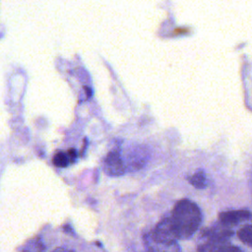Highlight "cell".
I'll return each mask as SVG.
<instances>
[{
  "label": "cell",
  "instance_id": "6da1fadb",
  "mask_svg": "<svg viewBox=\"0 0 252 252\" xmlns=\"http://www.w3.org/2000/svg\"><path fill=\"white\" fill-rule=\"evenodd\" d=\"M170 219L178 239H186L191 237L199 228L202 221V214L194 202L182 199L174 206Z\"/></svg>",
  "mask_w": 252,
  "mask_h": 252
},
{
  "label": "cell",
  "instance_id": "7a4b0ae2",
  "mask_svg": "<svg viewBox=\"0 0 252 252\" xmlns=\"http://www.w3.org/2000/svg\"><path fill=\"white\" fill-rule=\"evenodd\" d=\"M152 239L156 243L162 245H172L175 243V240L178 239V237L170 216L162 219L156 225L152 232Z\"/></svg>",
  "mask_w": 252,
  "mask_h": 252
},
{
  "label": "cell",
  "instance_id": "3957f363",
  "mask_svg": "<svg viewBox=\"0 0 252 252\" xmlns=\"http://www.w3.org/2000/svg\"><path fill=\"white\" fill-rule=\"evenodd\" d=\"M103 170L111 176H118L124 173V163L117 152H110L106 155L103 160Z\"/></svg>",
  "mask_w": 252,
  "mask_h": 252
},
{
  "label": "cell",
  "instance_id": "277c9868",
  "mask_svg": "<svg viewBox=\"0 0 252 252\" xmlns=\"http://www.w3.org/2000/svg\"><path fill=\"white\" fill-rule=\"evenodd\" d=\"M251 217V214L247 210H234L221 212L219 215L220 222L224 226L235 225L241 221L248 220Z\"/></svg>",
  "mask_w": 252,
  "mask_h": 252
},
{
  "label": "cell",
  "instance_id": "5b68a950",
  "mask_svg": "<svg viewBox=\"0 0 252 252\" xmlns=\"http://www.w3.org/2000/svg\"><path fill=\"white\" fill-rule=\"evenodd\" d=\"M189 182L196 188L202 189L207 185V180H206V174L203 170H198L196 171L192 176L188 178Z\"/></svg>",
  "mask_w": 252,
  "mask_h": 252
},
{
  "label": "cell",
  "instance_id": "8992f818",
  "mask_svg": "<svg viewBox=\"0 0 252 252\" xmlns=\"http://www.w3.org/2000/svg\"><path fill=\"white\" fill-rule=\"evenodd\" d=\"M237 236L243 243L252 247V224L242 226L237 231Z\"/></svg>",
  "mask_w": 252,
  "mask_h": 252
},
{
  "label": "cell",
  "instance_id": "52a82bcc",
  "mask_svg": "<svg viewBox=\"0 0 252 252\" xmlns=\"http://www.w3.org/2000/svg\"><path fill=\"white\" fill-rule=\"evenodd\" d=\"M69 160H70V158H69L68 155H66L64 153H61V152L55 154V156L53 157V159H52L53 164L55 166H58V167L67 166V164L69 163Z\"/></svg>",
  "mask_w": 252,
  "mask_h": 252
},
{
  "label": "cell",
  "instance_id": "ba28073f",
  "mask_svg": "<svg viewBox=\"0 0 252 252\" xmlns=\"http://www.w3.org/2000/svg\"><path fill=\"white\" fill-rule=\"evenodd\" d=\"M68 157H69V158H72V159L76 158V157H77L76 151H75L74 149H69V151H68Z\"/></svg>",
  "mask_w": 252,
  "mask_h": 252
}]
</instances>
